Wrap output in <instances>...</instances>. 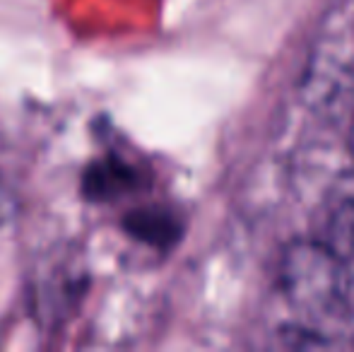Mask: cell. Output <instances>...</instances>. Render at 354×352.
Wrapping results in <instances>:
<instances>
[{
  "label": "cell",
  "mask_w": 354,
  "mask_h": 352,
  "mask_svg": "<svg viewBox=\"0 0 354 352\" xmlns=\"http://www.w3.org/2000/svg\"><path fill=\"white\" fill-rule=\"evenodd\" d=\"M280 285L289 304L304 316L335 321L350 311V263L321 239H297L284 249Z\"/></svg>",
  "instance_id": "6da1fadb"
},
{
  "label": "cell",
  "mask_w": 354,
  "mask_h": 352,
  "mask_svg": "<svg viewBox=\"0 0 354 352\" xmlns=\"http://www.w3.org/2000/svg\"><path fill=\"white\" fill-rule=\"evenodd\" d=\"M138 186V172L121 157H102L84 172L82 188L94 201H111Z\"/></svg>",
  "instance_id": "7a4b0ae2"
},
{
  "label": "cell",
  "mask_w": 354,
  "mask_h": 352,
  "mask_svg": "<svg viewBox=\"0 0 354 352\" xmlns=\"http://www.w3.org/2000/svg\"><path fill=\"white\" fill-rule=\"evenodd\" d=\"M318 239L350 266L354 263V196H342L333 203L323 217Z\"/></svg>",
  "instance_id": "3957f363"
},
{
  "label": "cell",
  "mask_w": 354,
  "mask_h": 352,
  "mask_svg": "<svg viewBox=\"0 0 354 352\" xmlns=\"http://www.w3.org/2000/svg\"><path fill=\"white\" fill-rule=\"evenodd\" d=\"M128 230L136 239L149 241V244H162L164 239L174 234L171 220L159 210H138L128 220Z\"/></svg>",
  "instance_id": "277c9868"
},
{
  "label": "cell",
  "mask_w": 354,
  "mask_h": 352,
  "mask_svg": "<svg viewBox=\"0 0 354 352\" xmlns=\"http://www.w3.org/2000/svg\"><path fill=\"white\" fill-rule=\"evenodd\" d=\"M350 147H352V155H354V121H352V128H350Z\"/></svg>",
  "instance_id": "5b68a950"
},
{
  "label": "cell",
  "mask_w": 354,
  "mask_h": 352,
  "mask_svg": "<svg viewBox=\"0 0 354 352\" xmlns=\"http://www.w3.org/2000/svg\"><path fill=\"white\" fill-rule=\"evenodd\" d=\"M0 217H3V193H0Z\"/></svg>",
  "instance_id": "8992f818"
}]
</instances>
